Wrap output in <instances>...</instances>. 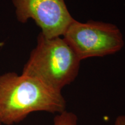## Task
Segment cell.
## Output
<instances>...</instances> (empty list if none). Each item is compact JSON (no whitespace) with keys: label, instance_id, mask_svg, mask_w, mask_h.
Listing matches in <instances>:
<instances>
[{"label":"cell","instance_id":"obj_1","mask_svg":"<svg viewBox=\"0 0 125 125\" xmlns=\"http://www.w3.org/2000/svg\"><path fill=\"white\" fill-rule=\"evenodd\" d=\"M66 101L38 79L15 72L0 75V123H19L32 112L62 113Z\"/></svg>","mask_w":125,"mask_h":125},{"label":"cell","instance_id":"obj_2","mask_svg":"<svg viewBox=\"0 0 125 125\" xmlns=\"http://www.w3.org/2000/svg\"><path fill=\"white\" fill-rule=\"evenodd\" d=\"M81 62L63 37L49 38L40 32L21 74L35 78L52 90L62 93L64 87L76 79Z\"/></svg>","mask_w":125,"mask_h":125},{"label":"cell","instance_id":"obj_3","mask_svg":"<svg viewBox=\"0 0 125 125\" xmlns=\"http://www.w3.org/2000/svg\"><path fill=\"white\" fill-rule=\"evenodd\" d=\"M62 37L81 60L114 54L124 45L122 34L115 25L99 21L83 23L74 19Z\"/></svg>","mask_w":125,"mask_h":125},{"label":"cell","instance_id":"obj_4","mask_svg":"<svg viewBox=\"0 0 125 125\" xmlns=\"http://www.w3.org/2000/svg\"><path fill=\"white\" fill-rule=\"evenodd\" d=\"M17 19L26 23L32 19L46 38L63 35L74 19L64 0H12Z\"/></svg>","mask_w":125,"mask_h":125},{"label":"cell","instance_id":"obj_5","mask_svg":"<svg viewBox=\"0 0 125 125\" xmlns=\"http://www.w3.org/2000/svg\"><path fill=\"white\" fill-rule=\"evenodd\" d=\"M78 118L75 114L66 110L54 117L53 125H77Z\"/></svg>","mask_w":125,"mask_h":125},{"label":"cell","instance_id":"obj_6","mask_svg":"<svg viewBox=\"0 0 125 125\" xmlns=\"http://www.w3.org/2000/svg\"><path fill=\"white\" fill-rule=\"evenodd\" d=\"M115 125H125V116H119L115 121Z\"/></svg>","mask_w":125,"mask_h":125},{"label":"cell","instance_id":"obj_7","mask_svg":"<svg viewBox=\"0 0 125 125\" xmlns=\"http://www.w3.org/2000/svg\"><path fill=\"white\" fill-rule=\"evenodd\" d=\"M2 125V124H1V123H0V125Z\"/></svg>","mask_w":125,"mask_h":125}]
</instances>
